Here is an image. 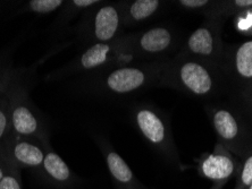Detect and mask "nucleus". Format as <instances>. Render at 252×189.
<instances>
[{
	"instance_id": "nucleus-14",
	"label": "nucleus",
	"mask_w": 252,
	"mask_h": 189,
	"mask_svg": "<svg viewBox=\"0 0 252 189\" xmlns=\"http://www.w3.org/2000/svg\"><path fill=\"white\" fill-rule=\"evenodd\" d=\"M42 180L56 189H76L81 179L50 144L46 146V154L39 175Z\"/></svg>"
},
{
	"instance_id": "nucleus-10",
	"label": "nucleus",
	"mask_w": 252,
	"mask_h": 189,
	"mask_svg": "<svg viewBox=\"0 0 252 189\" xmlns=\"http://www.w3.org/2000/svg\"><path fill=\"white\" fill-rule=\"evenodd\" d=\"M220 68L227 83L229 95L252 86V40L225 46Z\"/></svg>"
},
{
	"instance_id": "nucleus-22",
	"label": "nucleus",
	"mask_w": 252,
	"mask_h": 189,
	"mask_svg": "<svg viewBox=\"0 0 252 189\" xmlns=\"http://www.w3.org/2000/svg\"><path fill=\"white\" fill-rule=\"evenodd\" d=\"M228 99L239 107L252 126V86L231 94Z\"/></svg>"
},
{
	"instance_id": "nucleus-1",
	"label": "nucleus",
	"mask_w": 252,
	"mask_h": 189,
	"mask_svg": "<svg viewBox=\"0 0 252 189\" xmlns=\"http://www.w3.org/2000/svg\"><path fill=\"white\" fill-rule=\"evenodd\" d=\"M159 87L173 88L205 102L228 98L227 83L220 66L176 54L165 62Z\"/></svg>"
},
{
	"instance_id": "nucleus-2",
	"label": "nucleus",
	"mask_w": 252,
	"mask_h": 189,
	"mask_svg": "<svg viewBox=\"0 0 252 189\" xmlns=\"http://www.w3.org/2000/svg\"><path fill=\"white\" fill-rule=\"evenodd\" d=\"M168 60V59H167ZM166 60L136 61L84 75V90L105 98H125L159 86Z\"/></svg>"
},
{
	"instance_id": "nucleus-9",
	"label": "nucleus",
	"mask_w": 252,
	"mask_h": 189,
	"mask_svg": "<svg viewBox=\"0 0 252 189\" xmlns=\"http://www.w3.org/2000/svg\"><path fill=\"white\" fill-rule=\"evenodd\" d=\"M224 23V20H205L189 35L177 54L220 66L225 50L221 38Z\"/></svg>"
},
{
	"instance_id": "nucleus-24",
	"label": "nucleus",
	"mask_w": 252,
	"mask_h": 189,
	"mask_svg": "<svg viewBox=\"0 0 252 189\" xmlns=\"http://www.w3.org/2000/svg\"><path fill=\"white\" fill-rule=\"evenodd\" d=\"M0 189H22L20 169L13 168L0 181Z\"/></svg>"
},
{
	"instance_id": "nucleus-6",
	"label": "nucleus",
	"mask_w": 252,
	"mask_h": 189,
	"mask_svg": "<svg viewBox=\"0 0 252 189\" xmlns=\"http://www.w3.org/2000/svg\"><path fill=\"white\" fill-rule=\"evenodd\" d=\"M32 75L17 85L10 108V137L29 138L41 143H50L49 127L43 113L30 99Z\"/></svg>"
},
{
	"instance_id": "nucleus-25",
	"label": "nucleus",
	"mask_w": 252,
	"mask_h": 189,
	"mask_svg": "<svg viewBox=\"0 0 252 189\" xmlns=\"http://www.w3.org/2000/svg\"><path fill=\"white\" fill-rule=\"evenodd\" d=\"M247 189H252V184H251V185H250V186H249V187H248Z\"/></svg>"
},
{
	"instance_id": "nucleus-4",
	"label": "nucleus",
	"mask_w": 252,
	"mask_h": 189,
	"mask_svg": "<svg viewBox=\"0 0 252 189\" xmlns=\"http://www.w3.org/2000/svg\"><path fill=\"white\" fill-rule=\"evenodd\" d=\"M217 144L242 159L252 145V126L238 106L226 98L205 105Z\"/></svg>"
},
{
	"instance_id": "nucleus-17",
	"label": "nucleus",
	"mask_w": 252,
	"mask_h": 189,
	"mask_svg": "<svg viewBox=\"0 0 252 189\" xmlns=\"http://www.w3.org/2000/svg\"><path fill=\"white\" fill-rule=\"evenodd\" d=\"M27 77H25V79H27ZM21 81H18L12 90H10L7 94L3 95L1 100H0V149L5 145V143L10 137V108H12L14 91Z\"/></svg>"
},
{
	"instance_id": "nucleus-18",
	"label": "nucleus",
	"mask_w": 252,
	"mask_h": 189,
	"mask_svg": "<svg viewBox=\"0 0 252 189\" xmlns=\"http://www.w3.org/2000/svg\"><path fill=\"white\" fill-rule=\"evenodd\" d=\"M181 9L190 13H198L206 17V20H214L220 7V0H179L175 1Z\"/></svg>"
},
{
	"instance_id": "nucleus-19",
	"label": "nucleus",
	"mask_w": 252,
	"mask_h": 189,
	"mask_svg": "<svg viewBox=\"0 0 252 189\" xmlns=\"http://www.w3.org/2000/svg\"><path fill=\"white\" fill-rule=\"evenodd\" d=\"M252 184V145L241 159L234 189H247Z\"/></svg>"
},
{
	"instance_id": "nucleus-3",
	"label": "nucleus",
	"mask_w": 252,
	"mask_h": 189,
	"mask_svg": "<svg viewBox=\"0 0 252 189\" xmlns=\"http://www.w3.org/2000/svg\"><path fill=\"white\" fill-rule=\"evenodd\" d=\"M136 61L131 49V33H128L113 42L87 47L69 64L49 74L48 79L62 80L74 75L84 76Z\"/></svg>"
},
{
	"instance_id": "nucleus-12",
	"label": "nucleus",
	"mask_w": 252,
	"mask_h": 189,
	"mask_svg": "<svg viewBox=\"0 0 252 189\" xmlns=\"http://www.w3.org/2000/svg\"><path fill=\"white\" fill-rule=\"evenodd\" d=\"M48 144L50 143H41L29 138H9L1 150L17 169H28L39 175Z\"/></svg>"
},
{
	"instance_id": "nucleus-23",
	"label": "nucleus",
	"mask_w": 252,
	"mask_h": 189,
	"mask_svg": "<svg viewBox=\"0 0 252 189\" xmlns=\"http://www.w3.org/2000/svg\"><path fill=\"white\" fill-rule=\"evenodd\" d=\"M234 27L240 34L252 36V8L234 15Z\"/></svg>"
},
{
	"instance_id": "nucleus-11",
	"label": "nucleus",
	"mask_w": 252,
	"mask_h": 189,
	"mask_svg": "<svg viewBox=\"0 0 252 189\" xmlns=\"http://www.w3.org/2000/svg\"><path fill=\"white\" fill-rule=\"evenodd\" d=\"M240 164L241 159L216 143L211 153L202 155L196 170L200 177L213 183L211 189H221L226 183L238 175Z\"/></svg>"
},
{
	"instance_id": "nucleus-7",
	"label": "nucleus",
	"mask_w": 252,
	"mask_h": 189,
	"mask_svg": "<svg viewBox=\"0 0 252 189\" xmlns=\"http://www.w3.org/2000/svg\"><path fill=\"white\" fill-rule=\"evenodd\" d=\"M121 1H101L82 14L77 27L81 44L90 47L97 43H109L124 35Z\"/></svg>"
},
{
	"instance_id": "nucleus-21",
	"label": "nucleus",
	"mask_w": 252,
	"mask_h": 189,
	"mask_svg": "<svg viewBox=\"0 0 252 189\" xmlns=\"http://www.w3.org/2000/svg\"><path fill=\"white\" fill-rule=\"evenodd\" d=\"M29 75V73L27 75H22L20 72L14 70L12 66H8L3 72H0V100H1V96L8 93L18 81L24 80Z\"/></svg>"
},
{
	"instance_id": "nucleus-20",
	"label": "nucleus",
	"mask_w": 252,
	"mask_h": 189,
	"mask_svg": "<svg viewBox=\"0 0 252 189\" xmlns=\"http://www.w3.org/2000/svg\"><path fill=\"white\" fill-rule=\"evenodd\" d=\"M64 3V0H31L25 3L24 10L27 13L48 15L61 9Z\"/></svg>"
},
{
	"instance_id": "nucleus-8",
	"label": "nucleus",
	"mask_w": 252,
	"mask_h": 189,
	"mask_svg": "<svg viewBox=\"0 0 252 189\" xmlns=\"http://www.w3.org/2000/svg\"><path fill=\"white\" fill-rule=\"evenodd\" d=\"M180 46L179 31L170 25H157L131 33V49L138 61L167 60Z\"/></svg>"
},
{
	"instance_id": "nucleus-15",
	"label": "nucleus",
	"mask_w": 252,
	"mask_h": 189,
	"mask_svg": "<svg viewBox=\"0 0 252 189\" xmlns=\"http://www.w3.org/2000/svg\"><path fill=\"white\" fill-rule=\"evenodd\" d=\"M165 1L160 0H127L121 1L122 18L124 27H133L135 25L146 23L157 16L164 8Z\"/></svg>"
},
{
	"instance_id": "nucleus-16",
	"label": "nucleus",
	"mask_w": 252,
	"mask_h": 189,
	"mask_svg": "<svg viewBox=\"0 0 252 189\" xmlns=\"http://www.w3.org/2000/svg\"><path fill=\"white\" fill-rule=\"evenodd\" d=\"M100 2L101 1H99V0H69V1H65L57 18L55 20L54 28H64L76 16H79V15L82 16V14H84L89 9L94 8V6L99 5Z\"/></svg>"
},
{
	"instance_id": "nucleus-13",
	"label": "nucleus",
	"mask_w": 252,
	"mask_h": 189,
	"mask_svg": "<svg viewBox=\"0 0 252 189\" xmlns=\"http://www.w3.org/2000/svg\"><path fill=\"white\" fill-rule=\"evenodd\" d=\"M94 140L106 162L115 189H147L106 137L95 136Z\"/></svg>"
},
{
	"instance_id": "nucleus-5",
	"label": "nucleus",
	"mask_w": 252,
	"mask_h": 189,
	"mask_svg": "<svg viewBox=\"0 0 252 189\" xmlns=\"http://www.w3.org/2000/svg\"><path fill=\"white\" fill-rule=\"evenodd\" d=\"M129 119L142 138L150 147L170 164L182 168L177 147L174 140L172 125L168 117L148 102H138L131 107Z\"/></svg>"
}]
</instances>
